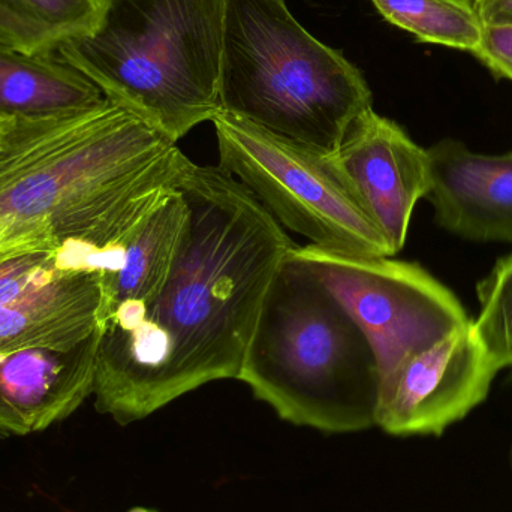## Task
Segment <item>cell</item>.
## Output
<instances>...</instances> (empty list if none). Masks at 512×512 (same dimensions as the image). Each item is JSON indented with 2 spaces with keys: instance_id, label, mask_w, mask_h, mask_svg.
<instances>
[{
  "instance_id": "cell-8",
  "label": "cell",
  "mask_w": 512,
  "mask_h": 512,
  "mask_svg": "<svg viewBox=\"0 0 512 512\" xmlns=\"http://www.w3.org/2000/svg\"><path fill=\"white\" fill-rule=\"evenodd\" d=\"M499 372L468 322L382 376L376 427L402 438L441 436L487 399Z\"/></svg>"
},
{
  "instance_id": "cell-23",
  "label": "cell",
  "mask_w": 512,
  "mask_h": 512,
  "mask_svg": "<svg viewBox=\"0 0 512 512\" xmlns=\"http://www.w3.org/2000/svg\"><path fill=\"white\" fill-rule=\"evenodd\" d=\"M129 512H156V511L147 510V508H143V507H135V508H132V510Z\"/></svg>"
},
{
  "instance_id": "cell-22",
  "label": "cell",
  "mask_w": 512,
  "mask_h": 512,
  "mask_svg": "<svg viewBox=\"0 0 512 512\" xmlns=\"http://www.w3.org/2000/svg\"><path fill=\"white\" fill-rule=\"evenodd\" d=\"M9 116H3V114H0V131H2L3 126L6 125V122H8Z\"/></svg>"
},
{
  "instance_id": "cell-16",
  "label": "cell",
  "mask_w": 512,
  "mask_h": 512,
  "mask_svg": "<svg viewBox=\"0 0 512 512\" xmlns=\"http://www.w3.org/2000/svg\"><path fill=\"white\" fill-rule=\"evenodd\" d=\"M480 313L474 328L499 369H512V251L477 285Z\"/></svg>"
},
{
  "instance_id": "cell-6",
  "label": "cell",
  "mask_w": 512,
  "mask_h": 512,
  "mask_svg": "<svg viewBox=\"0 0 512 512\" xmlns=\"http://www.w3.org/2000/svg\"><path fill=\"white\" fill-rule=\"evenodd\" d=\"M212 123L218 167L245 186L283 230L327 251L394 256L334 153L277 137L221 111Z\"/></svg>"
},
{
  "instance_id": "cell-11",
  "label": "cell",
  "mask_w": 512,
  "mask_h": 512,
  "mask_svg": "<svg viewBox=\"0 0 512 512\" xmlns=\"http://www.w3.org/2000/svg\"><path fill=\"white\" fill-rule=\"evenodd\" d=\"M429 153L436 224L469 242L512 245V150L484 155L447 138Z\"/></svg>"
},
{
  "instance_id": "cell-13",
  "label": "cell",
  "mask_w": 512,
  "mask_h": 512,
  "mask_svg": "<svg viewBox=\"0 0 512 512\" xmlns=\"http://www.w3.org/2000/svg\"><path fill=\"white\" fill-rule=\"evenodd\" d=\"M188 219V203L176 186L135 228L119 268L101 276V316L122 303H146L161 291L173 270Z\"/></svg>"
},
{
  "instance_id": "cell-1",
  "label": "cell",
  "mask_w": 512,
  "mask_h": 512,
  "mask_svg": "<svg viewBox=\"0 0 512 512\" xmlns=\"http://www.w3.org/2000/svg\"><path fill=\"white\" fill-rule=\"evenodd\" d=\"M177 188L189 219L167 282L152 300L101 316L93 397L120 426L239 378L265 295L295 246L219 167L192 162Z\"/></svg>"
},
{
  "instance_id": "cell-15",
  "label": "cell",
  "mask_w": 512,
  "mask_h": 512,
  "mask_svg": "<svg viewBox=\"0 0 512 512\" xmlns=\"http://www.w3.org/2000/svg\"><path fill=\"white\" fill-rule=\"evenodd\" d=\"M385 21L420 42L474 54L483 42L484 24L474 0H369Z\"/></svg>"
},
{
  "instance_id": "cell-4",
  "label": "cell",
  "mask_w": 512,
  "mask_h": 512,
  "mask_svg": "<svg viewBox=\"0 0 512 512\" xmlns=\"http://www.w3.org/2000/svg\"><path fill=\"white\" fill-rule=\"evenodd\" d=\"M228 0H107L95 32L54 53L108 101L179 143L221 111Z\"/></svg>"
},
{
  "instance_id": "cell-10",
  "label": "cell",
  "mask_w": 512,
  "mask_h": 512,
  "mask_svg": "<svg viewBox=\"0 0 512 512\" xmlns=\"http://www.w3.org/2000/svg\"><path fill=\"white\" fill-rule=\"evenodd\" d=\"M99 339L101 327L69 351L0 354V442L47 430L93 396Z\"/></svg>"
},
{
  "instance_id": "cell-20",
  "label": "cell",
  "mask_w": 512,
  "mask_h": 512,
  "mask_svg": "<svg viewBox=\"0 0 512 512\" xmlns=\"http://www.w3.org/2000/svg\"><path fill=\"white\" fill-rule=\"evenodd\" d=\"M474 56L496 77L512 81V26H484L483 42Z\"/></svg>"
},
{
  "instance_id": "cell-19",
  "label": "cell",
  "mask_w": 512,
  "mask_h": 512,
  "mask_svg": "<svg viewBox=\"0 0 512 512\" xmlns=\"http://www.w3.org/2000/svg\"><path fill=\"white\" fill-rule=\"evenodd\" d=\"M0 44L26 53H51L57 41L41 27L15 12L5 0H0Z\"/></svg>"
},
{
  "instance_id": "cell-3",
  "label": "cell",
  "mask_w": 512,
  "mask_h": 512,
  "mask_svg": "<svg viewBox=\"0 0 512 512\" xmlns=\"http://www.w3.org/2000/svg\"><path fill=\"white\" fill-rule=\"evenodd\" d=\"M237 379L294 426L336 435L376 426L379 366L369 337L318 279L286 261Z\"/></svg>"
},
{
  "instance_id": "cell-14",
  "label": "cell",
  "mask_w": 512,
  "mask_h": 512,
  "mask_svg": "<svg viewBox=\"0 0 512 512\" xmlns=\"http://www.w3.org/2000/svg\"><path fill=\"white\" fill-rule=\"evenodd\" d=\"M104 93L54 51L26 53L0 44V114L36 117L84 110Z\"/></svg>"
},
{
  "instance_id": "cell-7",
  "label": "cell",
  "mask_w": 512,
  "mask_h": 512,
  "mask_svg": "<svg viewBox=\"0 0 512 512\" xmlns=\"http://www.w3.org/2000/svg\"><path fill=\"white\" fill-rule=\"evenodd\" d=\"M285 261L318 279L357 321L375 349L379 381L472 321L459 297L417 262L312 245H295Z\"/></svg>"
},
{
  "instance_id": "cell-2",
  "label": "cell",
  "mask_w": 512,
  "mask_h": 512,
  "mask_svg": "<svg viewBox=\"0 0 512 512\" xmlns=\"http://www.w3.org/2000/svg\"><path fill=\"white\" fill-rule=\"evenodd\" d=\"M191 164L177 143L108 99L9 117L0 131V258L72 240L120 245Z\"/></svg>"
},
{
  "instance_id": "cell-12",
  "label": "cell",
  "mask_w": 512,
  "mask_h": 512,
  "mask_svg": "<svg viewBox=\"0 0 512 512\" xmlns=\"http://www.w3.org/2000/svg\"><path fill=\"white\" fill-rule=\"evenodd\" d=\"M98 273H63L0 306V354L21 349L69 351L101 327Z\"/></svg>"
},
{
  "instance_id": "cell-24",
  "label": "cell",
  "mask_w": 512,
  "mask_h": 512,
  "mask_svg": "<svg viewBox=\"0 0 512 512\" xmlns=\"http://www.w3.org/2000/svg\"><path fill=\"white\" fill-rule=\"evenodd\" d=\"M510 460H511V469H512V448H511Z\"/></svg>"
},
{
  "instance_id": "cell-21",
  "label": "cell",
  "mask_w": 512,
  "mask_h": 512,
  "mask_svg": "<svg viewBox=\"0 0 512 512\" xmlns=\"http://www.w3.org/2000/svg\"><path fill=\"white\" fill-rule=\"evenodd\" d=\"M484 26H512V0H474Z\"/></svg>"
},
{
  "instance_id": "cell-18",
  "label": "cell",
  "mask_w": 512,
  "mask_h": 512,
  "mask_svg": "<svg viewBox=\"0 0 512 512\" xmlns=\"http://www.w3.org/2000/svg\"><path fill=\"white\" fill-rule=\"evenodd\" d=\"M60 249V248H59ZM57 251L17 252L0 258V306L53 282L65 271L57 265Z\"/></svg>"
},
{
  "instance_id": "cell-17",
  "label": "cell",
  "mask_w": 512,
  "mask_h": 512,
  "mask_svg": "<svg viewBox=\"0 0 512 512\" xmlns=\"http://www.w3.org/2000/svg\"><path fill=\"white\" fill-rule=\"evenodd\" d=\"M15 12L50 33L57 44L95 32L107 0H5Z\"/></svg>"
},
{
  "instance_id": "cell-9",
  "label": "cell",
  "mask_w": 512,
  "mask_h": 512,
  "mask_svg": "<svg viewBox=\"0 0 512 512\" xmlns=\"http://www.w3.org/2000/svg\"><path fill=\"white\" fill-rule=\"evenodd\" d=\"M334 156L396 256L405 248L418 201L432 188L429 149L372 107L352 123Z\"/></svg>"
},
{
  "instance_id": "cell-5",
  "label": "cell",
  "mask_w": 512,
  "mask_h": 512,
  "mask_svg": "<svg viewBox=\"0 0 512 512\" xmlns=\"http://www.w3.org/2000/svg\"><path fill=\"white\" fill-rule=\"evenodd\" d=\"M221 113L325 153L373 107L363 72L304 29L285 0H228Z\"/></svg>"
}]
</instances>
